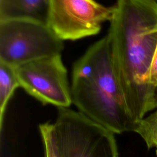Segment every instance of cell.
I'll list each match as a JSON object with an SVG mask.
<instances>
[{"mask_svg":"<svg viewBox=\"0 0 157 157\" xmlns=\"http://www.w3.org/2000/svg\"><path fill=\"white\" fill-rule=\"evenodd\" d=\"M107 34L113 67L137 124L155 109L149 71L157 47V1L117 0Z\"/></svg>","mask_w":157,"mask_h":157,"instance_id":"1","label":"cell"},{"mask_svg":"<svg viewBox=\"0 0 157 157\" xmlns=\"http://www.w3.org/2000/svg\"><path fill=\"white\" fill-rule=\"evenodd\" d=\"M71 93L72 103L96 123L114 134L134 131L137 123L115 76L107 36L74 63Z\"/></svg>","mask_w":157,"mask_h":157,"instance_id":"2","label":"cell"},{"mask_svg":"<svg viewBox=\"0 0 157 157\" xmlns=\"http://www.w3.org/2000/svg\"><path fill=\"white\" fill-rule=\"evenodd\" d=\"M52 124L57 157H118L115 134L79 111L58 108Z\"/></svg>","mask_w":157,"mask_h":157,"instance_id":"3","label":"cell"},{"mask_svg":"<svg viewBox=\"0 0 157 157\" xmlns=\"http://www.w3.org/2000/svg\"><path fill=\"white\" fill-rule=\"evenodd\" d=\"M63 40L45 24L26 20L0 21V61L13 67L61 55Z\"/></svg>","mask_w":157,"mask_h":157,"instance_id":"4","label":"cell"},{"mask_svg":"<svg viewBox=\"0 0 157 157\" xmlns=\"http://www.w3.org/2000/svg\"><path fill=\"white\" fill-rule=\"evenodd\" d=\"M114 12L95 0H50L47 26L61 40H76L98 34Z\"/></svg>","mask_w":157,"mask_h":157,"instance_id":"5","label":"cell"},{"mask_svg":"<svg viewBox=\"0 0 157 157\" xmlns=\"http://www.w3.org/2000/svg\"><path fill=\"white\" fill-rule=\"evenodd\" d=\"M20 87L44 104L69 107L71 86L61 55L34 60L15 67Z\"/></svg>","mask_w":157,"mask_h":157,"instance_id":"6","label":"cell"},{"mask_svg":"<svg viewBox=\"0 0 157 157\" xmlns=\"http://www.w3.org/2000/svg\"><path fill=\"white\" fill-rule=\"evenodd\" d=\"M50 0H0V21L26 20L47 25Z\"/></svg>","mask_w":157,"mask_h":157,"instance_id":"7","label":"cell"},{"mask_svg":"<svg viewBox=\"0 0 157 157\" xmlns=\"http://www.w3.org/2000/svg\"><path fill=\"white\" fill-rule=\"evenodd\" d=\"M20 87L15 67L0 61V129L2 128L3 118L7 104L14 91Z\"/></svg>","mask_w":157,"mask_h":157,"instance_id":"8","label":"cell"},{"mask_svg":"<svg viewBox=\"0 0 157 157\" xmlns=\"http://www.w3.org/2000/svg\"><path fill=\"white\" fill-rule=\"evenodd\" d=\"M134 132L141 136L148 148H156L157 156V109L154 113L140 120Z\"/></svg>","mask_w":157,"mask_h":157,"instance_id":"9","label":"cell"},{"mask_svg":"<svg viewBox=\"0 0 157 157\" xmlns=\"http://www.w3.org/2000/svg\"><path fill=\"white\" fill-rule=\"evenodd\" d=\"M45 157H57L52 132V124L46 123L39 125Z\"/></svg>","mask_w":157,"mask_h":157,"instance_id":"10","label":"cell"},{"mask_svg":"<svg viewBox=\"0 0 157 157\" xmlns=\"http://www.w3.org/2000/svg\"><path fill=\"white\" fill-rule=\"evenodd\" d=\"M149 80L151 84L157 88V47L154 53L150 67Z\"/></svg>","mask_w":157,"mask_h":157,"instance_id":"11","label":"cell"},{"mask_svg":"<svg viewBox=\"0 0 157 157\" xmlns=\"http://www.w3.org/2000/svg\"><path fill=\"white\" fill-rule=\"evenodd\" d=\"M157 109V93L156 95V98H155V109Z\"/></svg>","mask_w":157,"mask_h":157,"instance_id":"12","label":"cell"},{"mask_svg":"<svg viewBox=\"0 0 157 157\" xmlns=\"http://www.w3.org/2000/svg\"></svg>","mask_w":157,"mask_h":157,"instance_id":"13","label":"cell"},{"mask_svg":"<svg viewBox=\"0 0 157 157\" xmlns=\"http://www.w3.org/2000/svg\"><path fill=\"white\" fill-rule=\"evenodd\" d=\"M156 1H157V0H156Z\"/></svg>","mask_w":157,"mask_h":157,"instance_id":"14","label":"cell"}]
</instances>
